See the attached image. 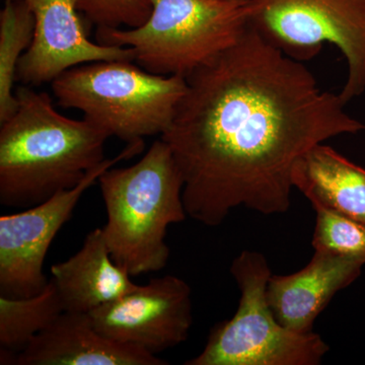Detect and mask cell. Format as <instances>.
I'll return each mask as SVG.
<instances>
[{"label":"cell","mask_w":365,"mask_h":365,"mask_svg":"<svg viewBox=\"0 0 365 365\" xmlns=\"http://www.w3.org/2000/svg\"><path fill=\"white\" fill-rule=\"evenodd\" d=\"M186 81L162 139L184 179L187 215L207 227L240 206L287 212L299 158L333 137L365 130L339 95L322 91L302 62L251 26Z\"/></svg>","instance_id":"1"},{"label":"cell","mask_w":365,"mask_h":365,"mask_svg":"<svg viewBox=\"0 0 365 365\" xmlns=\"http://www.w3.org/2000/svg\"><path fill=\"white\" fill-rule=\"evenodd\" d=\"M18 108L0 128V203L30 208L78 186L105 162L109 135L63 116L47 93L21 85Z\"/></svg>","instance_id":"2"},{"label":"cell","mask_w":365,"mask_h":365,"mask_svg":"<svg viewBox=\"0 0 365 365\" xmlns=\"http://www.w3.org/2000/svg\"><path fill=\"white\" fill-rule=\"evenodd\" d=\"M107 211L103 235L113 260L131 276L168 265L170 225L184 222V179L170 146L155 141L127 168H110L98 178Z\"/></svg>","instance_id":"3"},{"label":"cell","mask_w":365,"mask_h":365,"mask_svg":"<svg viewBox=\"0 0 365 365\" xmlns=\"http://www.w3.org/2000/svg\"><path fill=\"white\" fill-rule=\"evenodd\" d=\"M138 28H98L97 42L131 48L135 61L158 76L189 74L234 46L248 30L251 0H150Z\"/></svg>","instance_id":"4"},{"label":"cell","mask_w":365,"mask_h":365,"mask_svg":"<svg viewBox=\"0 0 365 365\" xmlns=\"http://www.w3.org/2000/svg\"><path fill=\"white\" fill-rule=\"evenodd\" d=\"M58 105L127 143L163 135L187 91L186 78L158 76L131 61H97L67 69L51 83Z\"/></svg>","instance_id":"5"},{"label":"cell","mask_w":365,"mask_h":365,"mask_svg":"<svg viewBox=\"0 0 365 365\" xmlns=\"http://www.w3.org/2000/svg\"><path fill=\"white\" fill-rule=\"evenodd\" d=\"M230 273L241 297L235 316L209 334L203 351L186 365H318L330 350L313 332L299 333L281 325L269 307L271 269L263 254L242 251Z\"/></svg>","instance_id":"6"},{"label":"cell","mask_w":365,"mask_h":365,"mask_svg":"<svg viewBox=\"0 0 365 365\" xmlns=\"http://www.w3.org/2000/svg\"><path fill=\"white\" fill-rule=\"evenodd\" d=\"M250 26L290 58H314L325 44L344 55L347 104L365 91V0H251Z\"/></svg>","instance_id":"7"},{"label":"cell","mask_w":365,"mask_h":365,"mask_svg":"<svg viewBox=\"0 0 365 365\" xmlns=\"http://www.w3.org/2000/svg\"><path fill=\"white\" fill-rule=\"evenodd\" d=\"M143 140L127 143L117 157L107 158L74 188L58 192L45 202L0 217V295L30 297L48 284L43 266L48 250L71 220L81 196L118 163L140 155Z\"/></svg>","instance_id":"8"},{"label":"cell","mask_w":365,"mask_h":365,"mask_svg":"<svg viewBox=\"0 0 365 365\" xmlns=\"http://www.w3.org/2000/svg\"><path fill=\"white\" fill-rule=\"evenodd\" d=\"M90 316L109 339L160 354L188 339L193 324L191 287L177 276L153 278Z\"/></svg>","instance_id":"9"},{"label":"cell","mask_w":365,"mask_h":365,"mask_svg":"<svg viewBox=\"0 0 365 365\" xmlns=\"http://www.w3.org/2000/svg\"><path fill=\"white\" fill-rule=\"evenodd\" d=\"M35 19L32 44L21 56L16 81L37 86L67 69L97 61H135L128 47L91 42L79 18L78 0H23Z\"/></svg>","instance_id":"10"},{"label":"cell","mask_w":365,"mask_h":365,"mask_svg":"<svg viewBox=\"0 0 365 365\" xmlns=\"http://www.w3.org/2000/svg\"><path fill=\"white\" fill-rule=\"evenodd\" d=\"M364 264L359 259L314 251L299 272L271 275L267 300L274 317L295 332H313L319 314L334 295L359 277Z\"/></svg>","instance_id":"11"},{"label":"cell","mask_w":365,"mask_h":365,"mask_svg":"<svg viewBox=\"0 0 365 365\" xmlns=\"http://www.w3.org/2000/svg\"><path fill=\"white\" fill-rule=\"evenodd\" d=\"M157 355L109 339L90 314L63 312L16 356V365H167Z\"/></svg>","instance_id":"12"},{"label":"cell","mask_w":365,"mask_h":365,"mask_svg":"<svg viewBox=\"0 0 365 365\" xmlns=\"http://www.w3.org/2000/svg\"><path fill=\"white\" fill-rule=\"evenodd\" d=\"M51 274L67 313L90 314L137 287L113 260L98 227L86 235L78 253L52 265Z\"/></svg>","instance_id":"13"},{"label":"cell","mask_w":365,"mask_h":365,"mask_svg":"<svg viewBox=\"0 0 365 365\" xmlns=\"http://www.w3.org/2000/svg\"><path fill=\"white\" fill-rule=\"evenodd\" d=\"M292 184L311 201L365 225V170L319 143L299 158Z\"/></svg>","instance_id":"14"},{"label":"cell","mask_w":365,"mask_h":365,"mask_svg":"<svg viewBox=\"0 0 365 365\" xmlns=\"http://www.w3.org/2000/svg\"><path fill=\"white\" fill-rule=\"evenodd\" d=\"M63 312L51 279L34 297L0 295V364H16V356Z\"/></svg>","instance_id":"15"},{"label":"cell","mask_w":365,"mask_h":365,"mask_svg":"<svg viewBox=\"0 0 365 365\" xmlns=\"http://www.w3.org/2000/svg\"><path fill=\"white\" fill-rule=\"evenodd\" d=\"M34 14L23 0H6L0 13V123L18 108L13 88L19 62L33 42Z\"/></svg>","instance_id":"16"},{"label":"cell","mask_w":365,"mask_h":365,"mask_svg":"<svg viewBox=\"0 0 365 365\" xmlns=\"http://www.w3.org/2000/svg\"><path fill=\"white\" fill-rule=\"evenodd\" d=\"M314 210L317 222L312 242L314 251L365 262V225L321 206Z\"/></svg>","instance_id":"17"},{"label":"cell","mask_w":365,"mask_h":365,"mask_svg":"<svg viewBox=\"0 0 365 365\" xmlns=\"http://www.w3.org/2000/svg\"><path fill=\"white\" fill-rule=\"evenodd\" d=\"M78 9L98 28H138L150 19V0H78Z\"/></svg>","instance_id":"18"}]
</instances>
